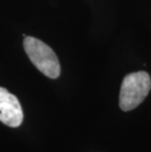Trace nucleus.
Listing matches in <instances>:
<instances>
[{
  "label": "nucleus",
  "instance_id": "obj_3",
  "mask_svg": "<svg viewBox=\"0 0 151 152\" xmlns=\"http://www.w3.org/2000/svg\"><path fill=\"white\" fill-rule=\"evenodd\" d=\"M24 113L20 101L4 87L0 86V122L11 128L23 123Z\"/></svg>",
  "mask_w": 151,
  "mask_h": 152
},
{
  "label": "nucleus",
  "instance_id": "obj_1",
  "mask_svg": "<svg viewBox=\"0 0 151 152\" xmlns=\"http://www.w3.org/2000/svg\"><path fill=\"white\" fill-rule=\"evenodd\" d=\"M24 48L31 63L49 79L60 76L61 67L58 57L46 43L34 37H25Z\"/></svg>",
  "mask_w": 151,
  "mask_h": 152
},
{
  "label": "nucleus",
  "instance_id": "obj_2",
  "mask_svg": "<svg viewBox=\"0 0 151 152\" xmlns=\"http://www.w3.org/2000/svg\"><path fill=\"white\" fill-rule=\"evenodd\" d=\"M151 89L150 76L144 71L131 73L124 77L119 104L123 111H131L143 101Z\"/></svg>",
  "mask_w": 151,
  "mask_h": 152
}]
</instances>
